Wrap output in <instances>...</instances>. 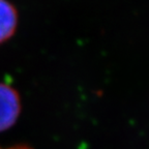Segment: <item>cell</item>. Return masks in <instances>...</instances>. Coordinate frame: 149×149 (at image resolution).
I'll return each instance as SVG.
<instances>
[{"instance_id":"6da1fadb","label":"cell","mask_w":149,"mask_h":149,"mask_svg":"<svg viewBox=\"0 0 149 149\" xmlns=\"http://www.w3.org/2000/svg\"><path fill=\"white\" fill-rule=\"evenodd\" d=\"M21 113V98L18 91L7 84L0 83V133L9 130Z\"/></svg>"},{"instance_id":"7a4b0ae2","label":"cell","mask_w":149,"mask_h":149,"mask_svg":"<svg viewBox=\"0 0 149 149\" xmlns=\"http://www.w3.org/2000/svg\"><path fill=\"white\" fill-rule=\"evenodd\" d=\"M18 24L17 10L8 1L0 0V44L14 35Z\"/></svg>"},{"instance_id":"3957f363","label":"cell","mask_w":149,"mask_h":149,"mask_svg":"<svg viewBox=\"0 0 149 149\" xmlns=\"http://www.w3.org/2000/svg\"><path fill=\"white\" fill-rule=\"evenodd\" d=\"M0 149H32V148L27 146V145H15V146H12V147H7V148L0 147Z\"/></svg>"}]
</instances>
